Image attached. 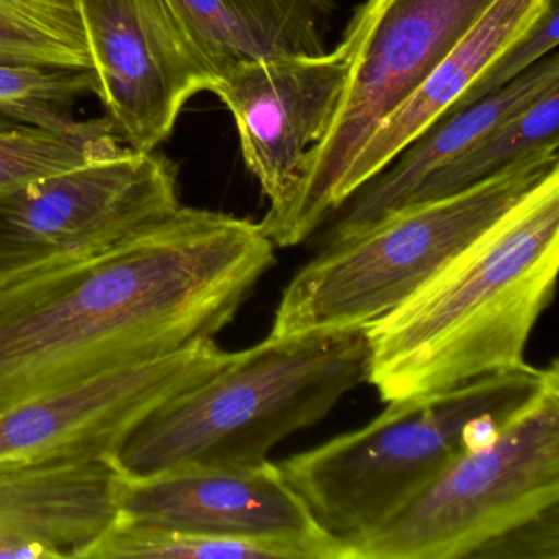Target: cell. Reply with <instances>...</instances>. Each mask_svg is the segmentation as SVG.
Returning a JSON list of instances; mask_svg holds the SVG:
<instances>
[{"mask_svg": "<svg viewBox=\"0 0 559 559\" xmlns=\"http://www.w3.org/2000/svg\"><path fill=\"white\" fill-rule=\"evenodd\" d=\"M366 326L267 336L146 418L116 461L132 479L188 466H257L368 379Z\"/></svg>", "mask_w": 559, "mask_h": 559, "instance_id": "cell-3", "label": "cell"}, {"mask_svg": "<svg viewBox=\"0 0 559 559\" xmlns=\"http://www.w3.org/2000/svg\"><path fill=\"white\" fill-rule=\"evenodd\" d=\"M496 0H365L340 47L348 61L342 99L307 153L293 211L276 247L306 241L340 209L338 189L359 150L463 40Z\"/></svg>", "mask_w": 559, "mask_h": 559, "instance_id": "cell-7", "label": "cell"}, {"mask_svg": "<svg viewBox=\"0 0 559 559\" xmlns=\"http://www.w3.org/2000/svg\"><path fill=\"white\" fill-rule=\"evenodd\" d=\"M558 264L556 171L411 299L366 325V382L392 402L522 368Z\"/></svg>", "mask_w": 559, "mask_h": 559, "instance_id": "cell-2", "label": "cell"}, {"mask_svg": "<svg viewBox=\"0 0 559 559\" xmlns=\"http://www.w3.org/2000/svg\"><path fill=\"white\" fill-rule=\"evenodd\" d=\"M179 205L175 163L127 146L0 192V281L109 247Z\"/></svg>", "mask_w": 559, "mask_h": 559, "instance_id": "cell-8", "label": "cell"}, {"mask_svg": "<svg viewBox=\"0 0 559 559\" xmlns=\"http://www.w3.org/2000/svg\"><path fill=\"white\" fill-rule=\"evenodd\" d=\"M556 171L558 150L538 153L473 188L399 209L355 237L325 245L287 284L270 335L352 329L381 319Z\"/></svg>", "mask_w": 559, "mask_h": 559, "instance_id": "cell-5", "label": "cell"}, {"mask_svg": "<svg viewBox=\"0 0 559 559\" xmlns=\"http://www.w3.org/2000/svg\"><path fill=\"white\" fill-rule=\"evenodd\" d=\"M558 0H549L548 8L533 22L532 27L520 35L483 71L450 112L492 96L526 73L530 68L535 67L539 60L552 53L558 47Z\"/></svg>", "mask_w": 559, "mask_h": 559, "instance_id": "cell-22", "label": "cell"}, {"mask_svg": "<svg viewBox=\"0 0 559 559\" xmlns=\"http://www.w3.org/2000/svg\"><path fill=\"white\" fill-rule=\"evenodd\" d=\"M558 129L559 86H555L431 173L407 205L448 198L499 175L522 159L555 152L559 146Z\"/></svg>", "mask_w": 559, "mask_h": 559, "instance_id": "cell-17", "label": "cell"}, {"mask_svg": "<svg viewBox=\"0 0 559 559\" xmlns=\"http://www.w3.org/2000/svg\"><path fill=\"white\" fill-rule=\"evenodd\" d=\"M474 558L558 559V507L493 539Z\"/></svg>", "mask_w": 559, "mask_h": 559, "instance_id": "cell-23", "label": "cell"}, {"mask_svg": "<svg viewBox=\"0 0 559 559\" xmlns=\"http://www.w3.org/2000/svg\"><path fill=\"white\" fill-rule=\"evenodd\" d=\"M99 94L94 70L0 63V119L71 129L74 107Z\"/></svg>", "mask_w": 559, "mask_h": 559, "instance_id": "cell-21", "label": "cell"}, {"mask_svg": "<svg viewBox=\"0 0 559 559\" xmlns=\"http://www.w3.org/2000/svg\"><path fill=\"white\" fill-rule=\"evenodd\" d=\"M555 86H559V57L552 51L492 96L441 117L336 212L338 221L330 228L325 245L355 237L405 207L431 173Z\"/></svg>", "mask_w": 559, "mask_h": 559, "instance_id": "cell-14", "label": "cell"}, {"mask_svg": "<svg viewBox=\"0 0 559 559\" xmlns=\"http://www.w3.org/2000/svg\"><path fill=\"white\" fill-rule=\"evenodd\" d=\"M0 63L93 70L78 0H0Z\"/></svg>", "mask_w": 559, "mask_h": 559, "instance_id": "cell-20", "label": "cell"}, {"mask_svg": "<svg viewBox=\"0 0 559 559\" xmlns=\"http://www.w3.org/2000/svg\"><path fill=\"white\" fill-rule=\"evenodd\" d=\"M548 4L549 0H496L463 40L382 120L359 150L340 185V209L402 150L447 116L483 71L532 27Z\"/></svg>", "mask_w": 559, "mask_h": 559, "instance_id": "cell-15", "label": "cell"}, {"mask_svg": "<svg viewBox=\"0 0 559 559\" xmlns=\"http://www.w3.org/2000/svg\"><path fill=\"white\" fill-rule=\"evenodd\" d=\"M109 120H80L71 129H50L0 119V192L122 152Z\"/></svg>", "mask_w": 559, "mask_h": 559, "instance_id": "cell-18", "label": "cell"}, {"mask_svg": "<svg viewBox=\"0 0 559 559\" xmlns=\"http://www.w3.org/2000/svg\"><path fill=\"white\" fill-rule=\"evenodd\" d=\"M214 338L35 395L0 411V461L116 457L156 412L230 365Z\"/></svg>", "mask_w": 559, "mask_h": 559, "instance_id": "cell-9", "label": "cell"}, {"mask_svg": "<svg viewBox=\"0 0 559 559\" xmlns=\"http://www.w3.org/2000/svg\"><path fill=\"white\" fill-rule=\"evenodd\" d=\"M114 457L0 461V559H78L119 516Z\"/></svg>", "mask_w": 559, "mask_h": 559, "instance_id": "cell-13", "label": "cell"}, {"mask_svg": "<svg viewBox=\"0 0 559 559\" xmlns=\"http://www.w3.org/2000/svg\"><path fill=\"white\" fill-rule=\"evenodd\" d=\"M119 515L204 535L290 543L310 559H353L349 548L320 528L270 460L179 467L145 479L122 476Z\"/></svg>", "mask_w": 559, "mask_h": 559, "instance_id": "cell-12", "label": "cell"}, {"mask_svg": "<svg viewBox=\"0 0 559 559\" xmlns=\"http://www.w3.org/2000/svg\"><path fill=\"white\" fill-rule=\"evenodd\" d=\"M274 264L260 224L179 205L109 247L0 281V411L214 338Z\"/></svg>", "mask_w": 559, "mask_h": 559, "instance_id": "cell-1", "label": "cell"}, {"mask_svg": "<svg viewBox=\"0 0 559 559\" xmlns=\"http://www.w3.org/2000/svg\"><path fill=\"white\" fill-rule=\"evenodd\" d=\"M522 368L388 402L359 430L277 463L320 528L349 551L381 530L463 451L483 417L510 418L555 372ZM355 559V556H353Z\"/></svg>", "mask_w": 559, "mask_h": 559, "instance_id": "cell-4", "label": "cell"}, {"mask_svg": "<svg viewBox=\"0 0 559 559\" xmlns=\"http://www.w3.org/2000/svg\"><path fill=\"white\" fill-rule=\"evenodd\" d=\"M559 502V371L500 427L466 450L394 519L353 549L355 559L474 558Z\"/></svg>", "mask_w": 559, "mask_h": 559, "instance_id": "cell-6", "label": "cell"}, {"mask_svg": "<svg viewBox=\"0 0 559 559\" xmlns=\"http://www.w3.org/2000/svg\"><path fill=\"white\" fill-rule=\"evenodd\" d=\"M78 559H310L290 543L231 538L119 515Z\"/></svg>", "mask_w": 559, "mask_h": 559, "instance_id": "cell-19", "label": "cell"}, {"mask_svg": "<svg viewBox=\"0 0 559 559\" xmlns=\"http://www.w3.org/2000/svg\"><path fill=\"white\" fill-rule=\"evenodd\" d=\"M99 97L117 139L158 150L186 104L215 86L165 0H78Z\"/></svg>", "mask_w": 559, "mask_h": 559, "instance_id": "cell-10", "label": "cell"}, {"mask_svg": "<svg viewBox=\"0 0 559 559\" xmlns=\"http://www.w3.org/2000/svg\"><path fill=\"white\" fill-rule=\"evenodd\" d=\"M215 83L234 68L329 51L340 0H165Z\"/></svg>", "mask_w": 559, "mask_h": 559, "instance_id": "cell-16", "label": "cell"}, {"mask_svg": "<svg viewBox=\"0 0 559 559\" xmlns=\"http://www.w3.org/2000/svg\"><path fill=\"white\" fill-rule=\"evenodd\" d=\"M346 76L338 45L313 57L240 64L212 87L234 116L245 165L270 202L260 225L271 241L293 211L307 153L329 130Z\"/></svg>", "mask_w": 559, "mask_h": 559, "instance_id": "cell-11", "label": "cell"}]
</instances>
